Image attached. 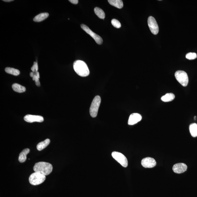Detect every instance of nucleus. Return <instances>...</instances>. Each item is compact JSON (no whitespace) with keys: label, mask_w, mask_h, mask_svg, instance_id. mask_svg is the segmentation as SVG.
<instances>
[{"label":"nucleus","mask_w":197,"mask_h":197,"mask_svg":"<svg viewBox=\"0 0 197 197\" xmlns=\"http://www.w3.org/2000/svg\"><path fill=\"white\" fill-rule=\"evenodd\" d=\"M73 69L79 76L86 77L90 74V71L86 64L83 61L77 60L74 62Z\"/></svg>","instance_id":"f257e3e1"},{"label":"nucleus","mask_w":197,"mask_h":197,"mask_svg":"<svg viewBox=\"0 0 197 197\" xmlns=\"http://www.w3.org/2000/svg\"><path fill=\"white\" fill-rule=\"evenodd\" d=\"M33 170L36 172L41 173L46 176L52 172L53 166L50 163L40 162L35 163L33 167Z\"/></svg>","instance_id":"f03ea898"},{"label":"nucleus","mask_w":197,"mask_h":197,"mask_svg":"<svg viewBox=\"0 0 197 197\" xmlns=\"http://www.w3.org/2000/svg\"><path fill=\"white\" fill-rule=\"evenodd\" d=\"M45 179V176L35 172L30 175L29 178V181L31 185H37L42 183Z\"/></svg>","instance_id":"7ed1b4c3"},{"label":"nucleus","mask_w":197,"mask_h":197,"mask_svg":"<svg viewBox=\"0 0 197 197\" xmlns=\"http://www.w3.org/2000/svg\"><path fill=\"white\" fill-rule=\"evenodd\" d=\"M101 103L100 96H96L92 101L90 108V114L91 117L95 118L97 116Z\"/></svg>","instance_id":"20e7f679"},{"label":"nucleus","mask_w":197,"mask_h":197,"mask_svg":"<svg viewBox=\"0 0 197 197\" xmlns=\"http://www.w3.org/2000/svg\"><path fill=\"white\" fill-rule=\"evenodd\" d=\"M177 81L183 86L186 87L188 83V77L187 73L182 70H178L175 73Z\"/></svg>","instance_id":"39448f33"},{"label":"nucleus","mask_w":197,"mask_h":197,"mask_svg":"<svg viewBox=\"0 0 197 197\" xmlns=\"http://www.w3.org/2000/svg\"><path fill=\"white\" fill-rule=\"evenodd\" d=\"M111 155L112 157L123 167L126 168L128 166L127 158L123 154L118 152H114L112 153Z\"/></svg>","instance_id":"423d86ee"},{"label":"nucleus","mask_w":197,"mask_h":197,"mask_svg":"<svg viewBox=\"0 0 197 197\" xmlns=\"http://www.w3.org/2000/svg\"><path fill=\"white\" fill-rule=\"evenodd\" d=\"M81 27L84 31H86L87 34H89L92 38H93L97 44H99V45H101L102 44L103 40L102 38L98 35L94 33L92 30L90 29V28L88 26L84 24H81Z\"/></svg>","instance_id":"0eeeda50"},{"label":"nucleus","mask_w":197,"mask_h":197,"mask_svg":"<svg viewBox=\"0 0 197 197\" xmlns=\"http://www.w3.org/2000/svg\"><path fill=\"white\" fill-rule=\"evenodd\" d=\"M148 23L151 32L155 35H157L159 33V26L157 23L156 19L152 16L148 18Z\"/></svg>","instance_id":"6e6552de"},{"label":"nucleus","mask_w":197,"mask_h":197,"mask_svg":"<svg viewBox=\"0 0 197 197\" xmlns=\"http://www.w3.org/2000/svg\"><path fill=\"white\" fill-rule=\"evenodd\" d=\"M24 120L28 123H33L34 122H42L44 121V119L41 116L28 114L24 116Z\"/></svg>","instance_id":"1a4fd4ad"},{"label":"nucleus","mask_w":197,"mask_h":197,"mask_svg":"<svg viewBox=\"0 0 197 197\" xmlns=\"http://www.w3.org/2000/svg\"><path fill=\"white\" fill-rule=\"evenodd\" d=\"M141 165L145 168H152L156 165L155 159L151 157H146L142 159Z\"/></svg>","instance_id":"9d476101"},{"label":"nucleus","mask_w":197,"mask_h":197,"mask_svg":"<svg viewBox=\"0 0 197 197\" xmlns=\"http://www.w3.org/2000/svg\"><path fill=\"white\" fill-rule=\"evenodd\" d=\"M187 166L185 163H177L173 166V170L174 173L180 174L186 171Z\"/></svg>","instance_id":"9b49d317"},{"label":"nucleus","mask_w":197,"mask_h":197,"mask_svg":"<svg viewBox=\"0 0 197 197\" xmlns=\"http://www.w3.org/2000/svg\"><path fill=\"white\" fill-rule=\"evenodd\" d=\"M142 117L141 115L138 113H133L130 115L128 120V123L130 125L136 124L141 121Z\"/></svg>","instance_id":"f8f14e48"},{"label":"nucleus","mask_w":197,"mask_h":197,"mask_svg":"<svg viewBox=\"0 0 197 197\" xmlns=\"http://www.w3.org/2000/svg\"><path fill=\"white\" fill-rule=\"evenodd\" d=\"M30 152L29 149H25L21 153L18 158V160L21 163H23L25 161L27 157L26 156Z\"/></svg>","instance_id":"ddd939ff"},{"label":"nucleus","mask_w":197,"mask_h":197,"mask_svg":"<svg viewBox=\"0 0 197 197\" xmlns=\"http://www.w3.org/2000/svg\"><path fill=\"white\" fill-rule=\"evenodd\" d=\"M49 16V14L47 12H44L37 15L33 19V21L36 22H40L47 19Z\"/></svg>","instance_id":"4468645a"},{"label":"nucleus","mask_w":197,"mask_h":197,"mask_svg":"<svg viewBox=\"0 0 197 197\" xmlns=\"http://www.w3.org/2000/svg\"><path fill=\"white\" fill-rule=\"evenodd\" d=\"M12 87L14 91L18 93H23L26 91L25 87L17 83H14Z\"/></svg>","instance_id":"2eb2a0df"},{"label":"nucleus","mask_w":197,"mask_h":197,"mask_svg":"<svg viewBox=\"0 0 197 197\" xmlns=\"http://www.w3.org/2000/svg\"><path fill=\"white\" fill-rule=\"evenodd\" d=\"M50 143V140L49 139H47L44 141L40 142L37 146V150L39 151L42 150L49 145Z\"/></svg>","instance_id":"dca6fc26"},{"label":"nucleus","mask_w":197,"mask_h":197,"mask_svg":"<svg viewBox=\"0 0 197 197\" xmlns=\"http://www.w3.org/2000/svg\"><path fill=\"white\" fill-rule=\"evenodd\" d=\"M108 1L111 5L118 9H122L123 7V2L121 0H109Z\"/></svg>","instance_id":"f3484780"},{"label":"nucleus","mask_w":197,"mask_h":197,"mask_svg":"<svg viewBox=\"0 0 197 197\" xmlns=\"http://www.w3.org/2000/svg\"><path fill=\"white\" fill-rule=\"evenodd\" d=\"M175 97L174 94L173 93H167L163 96L161 98V100L164 102H170L174 99Z\"/></svg>","instance_id":"a211bd4d"},{"label":"nucleus","mask_w":197,"mask_h":197,"mask_svg":"<svg viewBox=\"0 0 197 197\" xmlns=\"http://www.w3.org/2000/svg\"><path fill=\"white\" fill-rule=\"evenodd\" d=\"M189 131L192 136L197 137V124L195 123H192L189 126Z\"/></svg>","instance_id":"6ab92c4d"},{"label":"nucleus","mask_w":197,"mask_h":197,"mask_svg":"<svg viewBox=\"0 0 197 197\" xmlns=\"http://www.w3.org/2000/svg\"><path fill=\"white\" fill-rule=\"evenodd\" d=\"M5 71L7 73L13 75L14 76H18L20 74V71L18 69L10 67L5 68Z\"/></svg>","instance_id":"aec40b11"},{"label":"nucleus","mask_w":197,"mask_h":197,"mask_svg":"<svg viewBox=\"0 0 197 197\" xmlns=\"http://www.w3.org/2000/svg\"><path fill=\"white\" fill-rule=\"evenodd\" d=\"M94 12H95L96 14L100 18L102 19H105V12L101 8L96 7V8L94 9Z\"/></svg>","instance_id":"412c9836"},{"label":"nucleus","mask_w":197,"mask_h":197,"mask_svg":"<svg viewBox=\"0 0 197 197\" xmlns=\"http://www.w3.org/2000/svg\"><path fill=\"white\" fill-rule=\"evenodd\" d=\"M111 23L114 27L116 28H120L121 26V25L120 22L116 19H112L111 21Z\"/></svg>","instance_id":"4be33fe9"},{"label":"nucleus","mask_w":197,"mask_h":197,"mask_svg":"<svg viewBox=\"0 0 197 197\" xmlns=\"http://www.w3.org/2000/svg\"><path fill=\"white\" fill-rule=\"evenodd\" d=\"M196 54L195 53H189L186 55V58L189 60H194L196 59L197 57Z\"/></svg>","instance_id":"5701e85b"},{"label":"nucleus","mask_w":197,"mask_h":197,"mask_svg":"<svg viewBox=\"0 0 197 197\" xmlns=\"http://www.w3.org/2000/svg\"><path fill=\"white\" fill-rule=\"evenodd\" d=\"M39 79L38 77H37L36 74V72L35 73H34V75H33V80L35 81L36 85L38 86H40V82L39 81Z\"/></svg>","instance_id":"b1692460"},{"label":"nucleus","mask_w":197,"mask_h":197,"mask_svg":"<svg viewBox=\"0 0 197 197\" xmlns=\"http://www.w3.org/2000/svg\"><path fill=\"white\" fill-rule=\"evenodd\" d=\"M69 1L71 3L75 4V5H76L79 2L78 0H69Z\"/></svg>","instance_id":"393cba45"},{"label":"nucleus","mask_w":197,"mask_h":197,"mask_svg":"<svg viewBox=\"0 0 197 197\" xmlns=\"http://www.w3.org/2000/svg\"><path fill=\"white\" fill-rule=\"evenodd\" d=\"M35 65L36 66V72H37V70H38V64H37V62H34V63Z\"/></svg>","instance_id":"a878e982"},{"label":"nucleus","mask_w":197,"mask_h":197,"mask_svg":"<svg viewBox=\"0 0 197 197\" xmlns=\"http://www.w3.org/2000/svg\"><path fill=\"white\" fill-rule=\"evenodd\" d=\"M31 70H32L33 72H36V66L34 64V65L31 68Z\"/></svg>","instance_id":"bb28decb"},{"label":"nucleus","mask_w":197,"mask_h":197,"mask_svg":"<svg viewBox=\"0 0 197 197\" xmlns=\"http://www.w3.org/2000/svg\"><path fill=\"white\" fill-rule=\"evenodd\" d=\"M3 1L5 2H12V1H13V0H3Z\"/></svg>","instance_id":"cd10ccee"},{"label":"nucleus","mask_w":197,"mask_h":197,"mask_svg":"<svg viewBox=\"0 0 197 197\" xmlns=\"http://www.w3.org/2000/svg\"><path fill=\"white\" fill-rule=\"evenodd\" d=\"M34 72H31V73H30V76L33 77V75H34Z\"/></svg>","instance_id":"c85d7f7f"}]
</instances>
